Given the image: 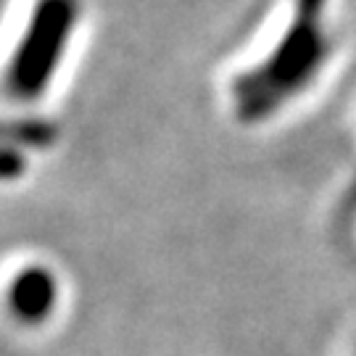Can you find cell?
I'll list each match as a JSON object with an SVG mask.
<instances>
[{
    "instance_id": "cell-1",
    "label": "cell",
    "mask_w": 356,
    "mask_h": 356,
    "mask_svg": "<svg viewBox=\"0 0 356 356\" xmlns=\"http://www.w3.org/2000/svg\"><path fill=\"white\" fill-rule=\"evenodd\" d=\"M330 0H296L291 26L261 64L243 72L232 85L235 111L243 122H261L301 95L327 58V35L322 29Z\"/></svg>"
},
{
    "instance_id": "cell-2",
    "label": "cell",
    "mask_w": 356,
    "mask_h": 356,
    "mask_svg": "<svg viewBox=\"0 0 356 356\" xmlns=\"http://www.w3.org/2000/svg\"><path fill=\"white\" fill-rule=\"evenodd\" d=\"M76 16V0H38L8 66V90L16 98H38L51 85Z\"/></svg>"
},
{
    "instance_id": "cell-3",
    "label": "cell",
    "mask_w": 356,
    "mask_h": 356,
    "mask_svg": "<svg viewBox=\"0 0 356 356\" xmlns=\"http://www.w3.org/2000/svg\"><path fill=\"white\" fill-rule=\"evenodd\" d=\"M58 301V282L45 267L22 269L11 282L8 304L13 317L24 325H40L51 317L53 306Z\"/></svg>"
}]
</instances>
